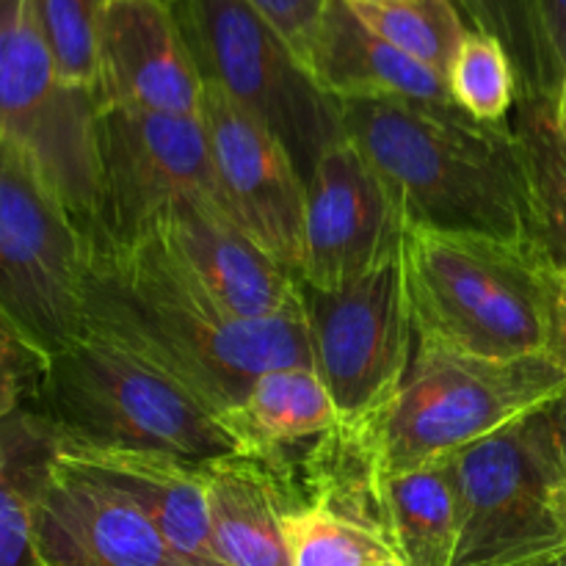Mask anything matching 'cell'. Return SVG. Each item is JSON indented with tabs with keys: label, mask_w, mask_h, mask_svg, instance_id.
<instances>
[{
	"label": "cell",
	"mask_w": 566,
	"mask_h": 566,
	"mask_svg": "<svg viewBox=\"0 0 566 566\" xmlns=\"http://www.w3.org/2000/svg\"><path fill=\"white\" fill-rule=\"evenodd\" d=\"M86 332L169 376L216 420L269 370L313 368L302 307L265 321L232 318L147 238L88 241Z\"/></svg>",
	"instance_id": "1"
},
{
	"label": "cell",
	"mask_w": 566,
	"mask_h": 566,
	"mask_svg": "<svg viewBox=\"0 0 566 566\" xmlns=\"http://www.w3.org/2000/svg\"><path fill=\"white\" fill-rule=\"evenodd\" d=\"M343 136L396 199L407 230L536 241L512 122H481L457 103L335 99Z\"/></svg>",
	"instance_id": "2"
},
{
	"label": "cell",
	"mask_w": 566,
	"mask_h": 566,
	"mask_svg": "<svg viewBox=\"0 0 566 566\" xmlns=\"http://www.w3.org/2000/svg\"><path fill=\"white\" fill-rule=\"evenodd\" d=\"M415 346L517 359L556 346V269L536 241L412 227L401 247Z\"/></svg>",
	"instance_id": "3"
},
{
	"label": "cell",
	"mask_w": 566,
	"mask_h": 566,
	"mask_svg": "<svg viewBox=\"0 0 566 566\" xmlns=\"http://www.w3.org/2000/svg\"><path fill=\"white\" fill-rule=\"evenodd\" d=\"M564 390L566 370L551 354L490 359L415 346L390 403L335 437L365 479H392L497 434Z\"/></svg>",
	"instance_id": "4"
},
{
	"label": "cell",
	"mask_w": 566,
	"mask_h": 566,
	"mask_svg": "<svg viewBox=\"0 0 566 566\" xmlns=\"http://www.w3.org/2000/svg\"><path fill=\"white\" fill-rule=\"evenodd\" d=\"M31 409L59 446L166 453L191 464L238 457L216 415L191 392L88 332L42 365Z\"/></svg>",
	"instance_id": "5"
},
{
	"label": "cell",
	"mask_w": 566,
	"mask_h": 566,
	"mask_svg": "<svg viewBox=\"0 0 566 566\" xmlns=\"http://www.w3.org/2000/svg\"><path fill=\"white\" fill-rule=\"evenodd\" d=\"M188 55L213 86L269 127L304 182L326 147L343 138L335 97L249 0H169Z\"/></svg>",
	"instance_id": "6"
},
{
	"label": "cell",
	"mask_w": 566,
	"mask_h": 566,
	"mask_svg": "<svg viewBox=\"0 0 566 566\" xmlns=\"http://www.w3.org/2000/svg\"><path fill=\"white\" fill-rule=\"evenodd\" d=\"M88 241L25 153L0 142V329L48 363L83 337Z\"/></svg>",
	"instance_id": "7"
},
{
	"label": "cell",
	"mask_w": 566,
	"mask_h": 566,
	"mask_svg": "<svg viewBox=\"0 0 566 566\" xmlns=\"http://www.w3.org/2000/svg\"><path fill=\"white\" fill-rule=\"evenodd\" d=\"M459 536L451 566H551L566 556L553 512L564 481L545 407L453 453Z\"/></svg>",
	"instance_id": "8"
},
{
	"label": "cell",
	"mask_w": 566,
	"mask_h": 566,
	"mask_svg": "<svg viewBox=\"0 0 566 566\" xmlns=\"http://www.w3.org/2000/svg\"><path fill=\"white\" fill-rule=\"evenodd\" d=\"M97 94L59 75L28 0H0V142L36 164L81 230L97 208Z\"/></svg>",
	"instance_id": "9"
},
{
	"label": "cell",
	"mask_w": 566,
	"mask_h": 566,
	"mask_svg": "<svg viewBox=\"0 0 566 566\" xmlns=\"http://www.w3.org/2000/svg\"><path fill=\"white\" fill-rule=\"evenodd\" d=\"M97 175V208L83 227L86 241H138L182 202L224 210L202 116L103 108Z\"/></svg>",
	"instance_id": "10"
},
{
	"label": "cell",
	"mask_w": 566,
	"mask_h": 566,
	"mask_svg": "<svg viewBox=\"0 0 566 566\" xmlns=\"http://www.w3.org/2000/svg\"><path fill=\"white\" fill-rule=\"evenodd\" d=\"M313 370L340 426H359L390 403L412 365L415 326L403 296L401 258L343 291L298 282Z\"/></svg>",
	"instance_id": "11"
},
{
	"label": "cell",
	"mask_w": 566,
	"mask_h": 566,
	"mask_svg": "<svg viewBox=\"0 0 566 566\" xmlns=\"http://www.w3.org/2000/svg\"><path fill=\"white\" fill-rule=\"evenodd\" d=\"M202 122L224 213L298 282L307 182L274 133L219 88L205 86Z\"/></svg>",
	"instance_id": "12"
},
{
	"label": "cell",
	"mask_w": 566,
	"mask_h": 566,
	"mask_svg": "<svg viewBox=\"0 0 566 566\" xmlns=\"http://www.w3.org/2000/svg\"><path fill=\"white\" fill-rule=\"evenodd\" d=\"M407 224L385 180L346 136L324 149L307 180L298 282L343 291L401 258Z\"/></svg>",
	"instance_id": "13"
},
{
	"label": "cell",
	"mask_w": 566,
	"mask_h": 566,
	"mask_svg": "<svg viewBox=\"0 0 566 566\" xmlns=\"http://www.w3.org/2000/svg\"><path fill=\"white\" fill-rule=\"evenodd\" d=\"M42 566H197L114 486L59 453L36 509Z\"/></svg>",
	"instance_id": "14"
},
{
	"label": "cell",
	"mask_w": 566,
	"mask_h": 566,
	"mask_svg": "<svg viewBox=\"0 0 566 566\" xmlns=\"http://www.w3.org/2000/svg\"><path fill=\"white\" fill-rule=\"evenodd\" d=\"M142 238L232 318L265 321L302 307L298 282L249 241L224 210L182 202Z\"/></svg>",
	"instance_id": "15"
},
{
	"label": "cell",
	"mask_w": 566,
	"mask_h": 566,
	"mask_svg": "<svg viewBox=\"0 0 566 566\" xmlns=\"http://www.w3.org/2000/svg\"><path fill=\"white\" fill-rule=\"evenodd\" d=\"M205 83L169 0H108L99 31L97 103L103 108L202 116Z\"/></svg>",
	"instance_id": "16"
},
{
	"label": "cell",
	"mask_w": 566,
	"mask_h": 566,
	"mask_svg": "<svg viewBox=\"0 0 566 566\" xmlns=\"http://www.w3.org/2000/svg\"><path fill=\"white\" fill-rule=\"evenodd\" d=\"M59 453L136 503L188 562L197 566H227L210 534L205 464L182 462L166 453L108 448L59 446Z\"/></svg>",
	"instance_id": "17"
},
{
	"label": "cell",
	"mask_w": 566,
	"mask_h": 566,
	"mask_svg": "<svg viewBox=\"0 0 566 566\" xmlns=\"http://www.w3.org/2000/svg\"><path fill=\"white\" fill-rule=\"evenodd\" d=\"M307 70L321 92L335 99L403 97L453 103L446 75L385 42L354 14L346 0H326L307 53Z\"/></svg>",
	"instance_id": "18"
},
{
	"label": "cell",
	"mask_w": 566,
	"mask_h": 566,
	"mask_svg": "<svg viewBox=\"0 0 566 566\" xmlns=\"http://www.w3.org/2000/svg\"><path fill=\"white\" fill-rule=\"evenodd\" d=\"M213 545L227 566H293L285 539V486L263 459L227 457L205 464Z\"/></svg>",
	"instance_id": "19"
},
{
	"label": "cell",
	"mask_w": 566,
	"mask_h": 566,
	"mask_svg": "<svg viewBox=\"0 0 566 566\" xmlns=\"http://www.w3.org/2000/svg\"><path fill=\"white\" fill-rule=\"evenodd\" d=\"M368 481L370 523L401 566H451L459 536V475L453 457L392 479Z\"/></svg>",
	"instance_id": "20"
},
{
	"label": "cell",
	"mask_w": 566,
	"mask_h": 566,
	"mask_svg": "<svg viewBox=\"0 0 566 566\" xmlns=\"http://www.w3.org/2000/svg\"><path fill=\"white\" fill-rule=\"evenodd\" d=\"M219 423L241 457L271 459L337 429L340 418L318 374L296 365L260 376Z\"/></svg>",
	"instance_id": "21"
},
{
	"label": "cell",
	"mask_w": 566,
	"mask_h": 566,
	"mask_svg": "<svg viewBox=\"0 0 566 566\" xmlns=\"http://www.w3.org/2000/svg\"><path fill=\"white\" fill-rule=\"evenodd\" d=\"M59 457V437L31 407L0 420V566H42L36 509Z\"/></svg>",
	"instance_id": "22"
},
{
	"label": "cell",
	"mask_w": 566,
	"mask_h": 566,
	"mask_svg": "<svg viewBox=\"0 0 566 566\" xmlns=\"http://www.w3.org/2000/svg\"><path fill=\"white\" fill-rule=\"evenodd\" d=\"M512 130L523 155L534 238L556 269H566V142L551 99L514 103Z\"/></svg>",
	"instance_id": "23"
},
{
	"label": "cell",
	"mask_w": 566,
	"mask_h": 566,
	"mask_svg": "<svg viewBox=\"0 0 566 566\" xmlns=\"http://www.w3.org/2000/svg\"><path fill=\"white\" fill-rule=\"evenodd\" d=\"M470 31L495 36L506 50L517 81V103L556 97L562 70L542 28L536 0H451Z\"/></svg>",
	"instance_id": "24"
},
{
	"label": "cell",
	"mask_w": 566,
	"mask_h": 566,
	"mask_svg": "<svg viewBox=\"0 0 566 566\" xmlns=\"http://www.w3.org/2000/svg\"><path fill=\"white\" fill-rule=\"evenodd\" d=\"M346 3L385 42L440 75H448V66L470 31L451 0H346Z\"/></svg>",
	"instance_id": "25"
},
{
	"label": "cell",
	"mask_w": 566,
	"mask_h": 566,
	"mask_svg": "<svg viewBox=\"0 0 566 566\" xmlns=\"http://www.w3.org/2000/svg\"><path fill=\"white\" fill-rule=\"evenodd\" d=\"M285 539L293 566H396L385 534L324 503H302L285 512Z\"/></svg>",
	"instance_id": "26"
},
{
	"label": "cell",
	"mask_w": 566,
	"mask_h": 566,
	"mask_svg": "<svg viewBox=\"0 0 566 566\" xmlns=\"http://www.w3.org/2000/svg\"><path fill=\"white\" fill-rule=\"evenodd\" d=\"M108 0H28V11L53 59L55 70L70 86L97 94L99 31Z\"/></svg>",
	"instance_id": "27"
},
{
	"label": "cell",
	"mask_w": 566,
	"mask_h": 566,
	"mask_svg": "<svg viewBox=\"0 0 566 566\" xmlns=\"http://www.w3.org/2000/svg\"><path fill=\"white\" fill-rule=\"evenodd\" d=\"M446 77L453 103L481 122H506L517 103L514 66L490 33L468 31Z\"/></svg>",
	"instance_id": "28"
},
{
	"label": "cell",
	"mask_w": 566,
	"mask_h": 566,
	"mask_svg": "<svg viewBox=\"0 0 566 566\" xmlns=\"http://www.w3.org/2000/svg\"><path fill=\"white\" fill-rule=\"evenodd\" d=\"M42 363L20 340L0 329V420L31 407Z\"/></svg>",
	"instance_id": "29"
},
{
	"label": "cell",
	"mask_w": 566,
	"mask_h": 566,
	"mask_svg": "<svg viewBox=\"0 0 566 566\" xmlns=\"http://www.w3.org/2000/svg\"><path fill=\"white\" fill-rule=\"evenodd\" d=\"M249 3L291 42L298 59L307 64V53L318 33L326 0H249Z\"/></svg>",
	"instance_id": "30"
},
{
	"label": "cell",
	"mask_w": 566,
	"mask_h": 566,
	"mask_svg": "<svg viewBox=\"0 0 566 566\" xmlns=\"http://www.w3.org/2000/svg\"><path fill=\"white\" fill-rule=\"evenodd\" d=\"M542 17V28H545L547 44L553 50L562 77L566 72V0H536Z\"/></svg>",
	"instance_id": "31"
},
{
	"label": "cell",
	"mask_w": 566,
	"mask_h": 566,
	"mask_svg": "<svg viewBox=\"0 0 566 566\" xmlns=\"http://www.w3.org/2000/svg\"><path fill=\"white\" fill-rule=\"evenodd\" d=\"M545 415L553 431V446H556L558 468H562V475L566 481V390L558 398H553V401L545 403Z\"/></svg>",
	"instance_id": "32"
},
{
	"label": "cell",
	"mask_w": 566,
	"mask_h": 566,
	"mask_svg": "<svg viewBox=\"0 0 566 566\" xmlns=\"http://www.w3.org/2000/svg\"><path fill=\"white\" fill-rule=\"evenodd\" d=\"M553 359L566 370V269H562V282H558V324Z\"/></svg>",
	"instance_id": "33"
},
{
	"label": "cell",
	"mask_w": 566,
	"mask_h": 566,
	"mask_svg": "<svg viewBox=\"0 0 566 566\" xmlns=\"http://www.w3.org/2000/svg\"><path fill=\"white\" fill-rule=\"evenodd\" d=\"M553 122H556L558 133H562V138L566 142V72L562 83H558L556 97H553Z\"/></svg>",
	"instance_id": "34"
},
{
	"label": "cell",
	"mask_w": 566,
	"mask_h": 566,
	"mask_svg": "<svg viewBox=\"0 0 566 566\" xmlns=\"http://www.w3.org/2000/svg\"><path fill=\"white\" fill-rule=\"evenodd\" d=\"M553 512H556L558 517V525H562L564 536H566V481L553 490Z\"/></svg>",
	"instance_id": "35"
},
{
	"label": "cell",
	"mask_w": 566,
	"mask_h": 566,
	"mask_svg": "<svg viewBox=\"0 0 566 566\" xmlns=\"http://www.w3.org/2000/svg\"><path fill=\"white\" fill-rule=\"evenodd\" d=\"M551 566H566V556H564V558H558V562H553Z\"/></svg>",
	"instance_id": "36"
},
{
	"label": "cell",
	"mask_w": 566,
	"mask_h": 566,
	"mask_svg": "<svg viewBox=\"0 0 566 566\" xmlns=\"http://www.w3.org/2000/svg\"><path fill=\"white\" fill-rule=\"evenodd\" d=\"M396 566H401V564H396Z\"/></svg>",
	"instance_id": "37"
}]
</instances>
